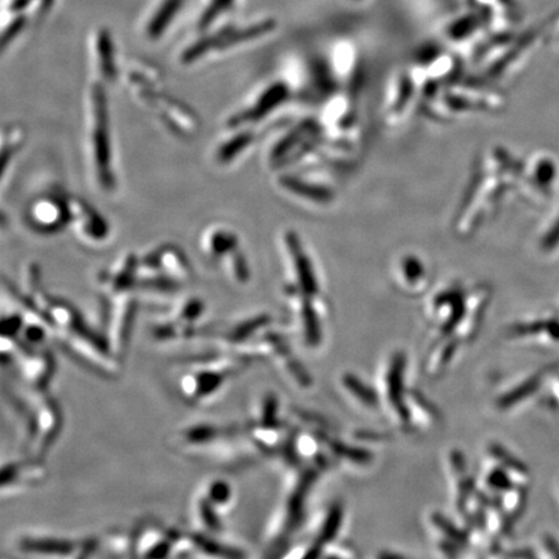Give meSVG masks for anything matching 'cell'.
Returning a JSON list of instances; mask_svg holds the SVG:
<instances>
[{"label":"cell","instance_id":"1","mask_svg":"<svg viewBox=\"0 0 559 559\" xmlns=\"http://www.w3.org/2000/svg\"><path fill=\"white\" fill-rule=\"evenodd\" d=\"M138 313V300L130 292L115 296L105 314L104 335L111 354L122 360L130 344Z\"/></svg>","mask_w":559,"mask_h":559},{"label":"cell","instance_id":"2","mask_svg":"<svg viewBox=\"0 0 559 559\" xmlns=\"http://www.w3.org/2000/svg\"><path fill=\"white\" fill-rule=\"evenodd\" d=\"M34 432L31 449L35 457H44L59 438L64 417L58 402L47 393H35Z\"/></svg>","mask_w":559,"mask_h":559},{"label":"cell","instance_id":"3","mask_svg":"<svg viewBox=\"0 0 559 559\" xmlns=\"http://www.w3.org/2000/svg\"><path fill=\"white\" fill-rule=\"evenodd\" d=\"M188 368L180 376L178 389L181 397L190 404H201L221 393L226 383L233 379L213 368L200 365L198 361H188Z\"/></svg>","mask_w":559,"mask_h":559},{"label":"cell","instance_id":"4","mask_svg":"<svg viewBox=\"0 0 559 559\" xmlns=\"http://www.w3.org/2000/svg\"><path fill=\"white\" fill-rule=\"evenodd\" d=\"M102 547L99 539L67 540L58 537L27 536L19 542V550L27 556L86 558Z\"/></svg>","mask_w":559,"mask_h":559},{"label":"cell","instance_id":"5","mask_svg":"<svg viewBox=\"0 0 559 559\" xmlns=\"http://www.w3.org/2000/svg\"><path fill=\"white\" fill-rule=\"evenodd\" d=\"M15 361L21 379L29 384L34 393H47L56 372V360L50 349L26 346Z\"/></svg>","mask_w":559,"mask_h":559},{"label":"cell","instance_id":"6","mask_svg":"<svg viewBox=\"0 0 559 559\" xmlns=\"http://www.w3.org/2000/svg\"><path fill=\"white\" fill-rule=\"evenodd\" d=\"M274 20H264L261 23L250 25L247 27H227L226 31L209 35L204 39H201L186 51L185 60L192 61L200 58V56L206 53L210 50H223V48L233 47L241 44V41H248L262 37V35L270 33L274 29Z\"/></svg>","mask_w":559,"mask_h":559},{"label":"cell","instance_id":"7","mask_svg":"<svg viewBox=\"0 0 559 559\" xmlns=\"http://www.w3.org/2000/svg\"><path fill=\"white\" fill-rule=\"evenodd\" d=\"M94 146H95V165L97 177L102 185L110 186V150H109V130L107 116V102L100 87L94 88Z\"/></svg>","mask_w":559,"mask_h":559},{"label":"cell","instance_id":"8","mask_svg":"<svg viewBox=\"0 0 559 559\" xmlns=\"http://www.w3.org/2000/svg\"><path fill=\"white\" fill-rule=\"evenodd\" d=\"M175 530L144 524L135 531V556L140 558H166L171 556Z\"/></svg>","mask_w":559,"mask_h":559},{"label":"cell","instance_id":"9","mask_svg":"<svg viewBox=\"0 0 559 559\" xmlns=\"http://www.w3.org/2000/svg\"><path fill=\"white\" fill-rule=\"evenodd\" d=\"M0 477H2L0 480L2 492H15L25 487L39 485L46 478V469L38 460L19 461V463L4 464Z\"/></svg>","mask_w":559,"mask_h":559},{"label":"cell","instance_id":"10","mask_svg":"<svg viewBox=\"0 0 559 559\" xmlns=\"http://www.w3.org/2000/svg\"><path fill=\"white\" fill-rule=\"evenodd\" d=\"M226 430L227 428L215 424H194L181 429L175 437V442L181 450L199 454L214 440L225 435Z\"/></svg>","mask_w":559,"mask_h":559},{"label":"cell","instance_id":"11","mask_svg":"<svg viewBox=\"0 0 559 559\" xmlns=\"http://www.w3.org/2000/svg\"><path fill=\"white\" fill-rule=\"evenodd\" d=\"M192 515L195 527L202 534L216 536L222 534L223 523L221 513L210 502L204 493L200 491L192 501Z\"/></svg>","mask_w":559,"mask_h":559},{"label":"cell","instance_id":"12","mask_svg":"<svg viewBox=\"0 0 559 559\" xmlns=\"http://www.w3.org/2000/svg\"><path fill=\"white\" fill-rule=\"evenodd\" d=\"M185 0H163L153 13L148 25H146V34L152 39H157L170 26L173 20L177 17Z\"/></svg>","mask_w":559,"mask_h":559},{"label":"cell","instance_id":"13","mask_svg":"<svg viewBox=\"0 0 559 559\" xmlns=\"http://www.w3.org/2000/svg\"><path fill=\"white\" fill-rule=\"evenodd\" d=\"M201 491L219 513L227 512L230 506H233L234 488L226 479H210L202 487Z\"/></svg>","mask_w":559,"mask_h":559},{"label":"cell","instance_id":"14","mask_svg":"<svg viewBox=\"0 0 559 559\" xmlns=\"http://www.w3.org/2000/svg\"><path fill=\"white\" fill-rule=\"evenodd\" d=\"M205 312V305L199 298H187L175 305L167 319L179 323L198 324Z\"/></svg>","mask_w":559,"mask_h":559},{"label":"cell","instance_id":"15","mask_svg":"<svg viewBox=\"0 0 559 559\" xmlns=\"http://www.w3.org/2000/svg\"><path fill=\"white\" fill-rule=\"evenodd\" d=\"M104 547L109 550L111 556L116 557H136L135 556V531L134 533H122V531H111L104 539Z\"/></svg>","mask_w":559,"mask_h":559},{"label":"cell","instance_id":"16","mask_svg":"<svg viewBox=\"0 0 559 559\" xmlns=\"http://www.w3.org/2000/svg\"><path fill=\"white\" fill-rule=\"evenodd\" d=\"M278 402L274 394H267L258 405L253 423L251 424H276Z\"/></svg>","mask_w":559,"mask_h":559},{"label":"cell","instance_id":"17","mask_svg":"<svg viewBox=\"0 0 559 559\" xmlns=\"http://www.w3.org/2000/svg\"><path fill=\"white\" fill-rule=\"evenodd\" d=\"M235 0H210L209 5L202 15L200 24L201 27L212 25L216 19L223 15L227 10L233 7Z\"/></svg>","mask_w":559,"mask_h":559},{"label":"cell","instance_id":"18","mask_svg":"<svg viewBox=\"0 0 559 559\" xmlns=\"http://www.w3.org/2000/svg\"><path fill=\"white\" fill-rule=\"evenodd\" d=\"M540 379L539 377H536V379L531 380L530 382H526V384H523L520 389H516L513 391L512 394L504 397V400L501 401V404L504 405V407H509V405H513L516 401L523 400L524 396L530 395L533 393V391L539 386Z\"/></svg>","mask_w":559,"mask_h":559},{"label":"cell","instance_id":"19","mask_svg":"<svg viewBox=\"0 0 559 559\" xmlns=\"http://www.w3.org/2000/svg\"><path fill=\"white\" fill-rule=\"evenodd\" d=\"M346 386L356 393L355 395L359 397L362 402L368 403L369 405H374L376 400L372 393H370L369 389L361 384L355 377H347Z\"/></svg>","mask_w":559,"mask_h":559},{"label":"cell","instance_id":"20","mask_svg":"<svg viewBox=\"0 0 559 559\" xmlns=\"http://www.w3.org/2000/svg\"><path fill=\"white\" fill-rule=\"evenodd\" d=\"M405 277L408 282H416L419 276L424 275L423 264L419 263L416 258H407L402 264Z\"/></svg>","mask_w":559,"mask_h":559}]
</instances>
